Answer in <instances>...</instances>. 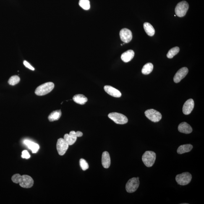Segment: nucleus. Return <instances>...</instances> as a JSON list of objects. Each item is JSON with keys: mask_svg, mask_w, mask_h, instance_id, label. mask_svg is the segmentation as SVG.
Masks as SVG:
<instances>
[{"mask_svg": "<svg viewBox=\"0 0 204 204\" xmlns=\"http://www.w3.org/2000/svg\"><path fill=\"white\" fill-rule=\"evenodd\" d=\"M54 87V84L53 82H46L37 87L35 91V93L38 96H43L51 92Z\"/></svg>", "mask_w": 204, "mask_h": 204, "instance_id": "1", "label": "nucleus"}, {"mask_svg": "<svg viewBox=\"0 0 204 204\" xmlns=\"http://www.w3.org/2000/svg\"><path fill=\"white\" fill-rule=\"evenodd\" d=\"M156 154L154 152L147 151L142 156V160L144 164L147 167H151L154 164Z\"/></svg>", "mask_w": 204, "mask_h": 204, "instance_id": "2", "label": "nucleus"}, {"mask_svg": "<svg viewBox=\"0 0 204 204\" xmlns=\"http://www.w3.org/2000/svg\"><path fill=\"white\" fill-rule=\"evenodd\" d=\"M17 183H19V185L22 187L29 188L33 187L34 181L30 176L26 175H20L18 179Z\"/></svg>", "mask_w": 204, "mask_h": 204, "instance_id": "3", "label": "nucleus"}, {"mask_svg": "<svg viewBox=\"0 0 204 204\" xmlns=\"http://www.w3.org/2000/svg\"><path fill=\"white\" fill-rule=\"evenodd\" d=\"M189 5L187 1H183L178 3L175 8L176 15L179 17L185 16L188 10Z\"/></svg>", "mask_w": 204, "mask_h": 204, "instance_id": "4", "label": "nucleus"}, {"mask_svg": "<svg viewBox=\"0 0 204 204\" xmlns=\"http://www.w3.org/2000/svg\"><path fill=\"white\" fill-rule=\"evenodd\" d=\"M108 117L117 124H125L128 121L127 117L124 115L117 112L110 113L108 115Z\"/></svg>", "mask_w": 204, "mask_h": 204, "instance_id": "5", "label": "nucleus"}, {"mask_svg": "<svg viewBox=\"0 0 204 204\" xmlns=\"http://www.w3.org/2000/svg\"><path fill=\"white\" fill-rule=\"evenodd\" d=\"M192 176L190 173L186 172L177 175L176 179L178 184L182 186L187 185L190 183Z\"/></svg>", "mask_w": 204, "mask_h": 204, "instance_id": "6", "label": "nucleus"}, {"mask_svg": "<svg viewBox=\"0 0 204 204\" xmlns=\"http://www.w3.org/2000/svg\"><path fill=\"white\" fill-rule=\"evenodd\" d=\"M145 115L147 119L154 123L159 122L162 119L161 113L153 109L147 110L145 111Z\"/></svg>", "mask_w": 204, "mask_h": 204, "instance_id": "7", "label": "nucleus"}, {"mask_svg": "<svg viewBox=\"0 0 204 204\" xmlns=\"http://www.w3.org/2000/svg\"><path fill=\"white\" fill-rule=\"evenodd\" d=\"M140 181L139 179L137 178H133L129 179L126 183V190L129 193L135 192L139 186Z\"/></svg>", "mask_w": 204, "mask_h": 204, "instance_id": "8", "label": "nucleus"}, {"mask_svg": "<svg viewBox=\"0 0 204 204\" xmlns=\"http://www.w3.org/2000/svg\"><path fill=\"white\" fill-rule=\"evenodd\" d=\"M69 145L65 141L64 138L58 139L56 144L57 150L60 155H64L69 148Z\"/></svg>", "mask_w": 204, "mask_h": 204, "instance_id": "9", "label": "nucleus"}, {"mask_svg": "<svg viewBox=\"0 0 204 204\" xmlns=\"http://www.w3.org/2000/svg\"><path fill=\"white\" fill-rule=\"evenodd\" d=\"M119 35L121 40L124 43H129L132 39V32L130 30L127 28L122 29L120 32Z\"/></svg>", "mask_w": 204, "mask_h": 204, "instance_id": "10", "label": "nucleus"}, {"mask_svg": "<svg viewBox=\"0 0 204 204\" xmlns=\"http://www.w3.org/2000/svg\"><path fill=\"white\" fill-rule=\"evenodd\" d=\"M188 69L187 67H184L181 68L177 71L175 75L174 81L176 83H179L187 76L188 73Z\"/></svg>", "mask_w": 204, "mask_h": 204, "instance_id": "11", "label": "nucleus"}, {"mask_svg": "<svg viewBox=\"0 0 204 204\" xmlns=\"http://www.w3.org/2000/svg\"><path fill=\"white\" fill-rule=\"evenodd\" d=\"M194 107V102L192 99H189L184 103L183 108V112L184 115H188L191 113Z\"/></svg>", "mask_w": 204, "mask_h": 204, "instance_id": "12", "label": "nucleus"}, {"mask_svg": "<svg viewBox=\"0 0 204 204\" xmlns=\"http://www.w3.org/2000/svg\"><path fill=\"white\" fill-rule=\"evenodd\" d=\"M105 92L111 96L119 98L121 96V93L119 90L110 85H106L104 87Z\"/></svg>", "mask_w": 204, "mask_h": 204, "instance_id": "13", "label": "nucleus"}, {"mask_svg": "<svg viewBox=\"0 0 204 204\" xmlns=\"http://www.w3.org/2000/svg\"><path fill=\"white\" fill-rule=\"evenodd\" d=\"M77 137L76 132L74 131H71L69 134H66L64 136V140L69 145H72L75 143Z\"/></svg>", "mask_w": 204, "mask_h": 204, "instance_id": "14", "label": "nucleus"}, {"mask_svg": "<svg viewBox=\"0 0 204 204\" xmlns=\"http://www.w3.org/2000/svg\"><path fill=\"white\" fill-rule=\"evenodd\" d=\"M178 130L183 133L189 134L192 132V129L190 125L187 123L183 122L178 126Z\"/></svg>", "mask_w": 204, "mask_h": 204, "instance_id": "15", "label": "nucleus"}, {"mask_svg": "<svg viewBox=\"0 0 204 204\" xmlns=\"http://www.w3.org/2000/svg\"><path fill=\"white\" fill-rule=\"evenodd\" d=\"M111 157L108 152L105 151L103 152L102 155V164L103 167L108 169L111 165Z\"/></svg>", "mask_w": 204, "mask_h": 204, "instance_id": "16", "label": "nucleus"}, {"mask_svg": "<svg viewBox=\"0 0 204 204\" xmlns=\"http://www.w3.org/2000/svg\"><path fill=\"white\" fill-rule=\"evenodd\" d=\"M135 53L132 50H129L123 53L121 56V59L125 62L130 61L134 58Z\"/></svg>", "mask_w": 204, "mask_h": 204, "instance_id": "17", "label": "nucleus"}, {"mask_svg": "<svg viewBox=\"0 0 204 204\" xmlns=\"http://www.w3.org/2000/svg\"><path fill=\"white\" fill-rule=\"evenodd\" d=\"M24 142L32 150L33 153H36L39 149V145L35 142L28 140H24Z\"/></svg>", "mask_w": 204, "mask_h": 204, "instance_id": "18", "label": "nucleus"}, {"mask_svg": "<svg viewBox=\"0 0 204 204\" xmlns=\"http://www.w3.org/2000/svg\"><path fill=\"white\" fill-rule=\"evenodd\" d=\"M74 102L81 105H84L88 101L87 97L82 94H77L74 95L73 98Z\"/></svg>", "mask_w": 204, "mask_h": 204, "instance_id": "19", "label": "nucleus"}, {"mask_svg": "<svg viewBox=\"0 0 204 204\" xmlns=\"http://www.w3.org/2000/svg\"><path fill=\"white\" fill-rule=\"evenodd\" d=\"M192 148L193 146L190 144L181 145L178 148L177 152L179 154H181L188 153L192 150Z\"/></svg>", "mask_w": 204, "mask_h": 204, "instance_id": "20", "label": "nucleus"}, {"mask_svg": "<svg viewBox=\"0 0 204 204\" xmlns=\"http://www.w3.org/2000/svg\"><path fill=\"white\" fill-rule=\"evenodd\" d=\"M144 28L147 35L153 36L155 35V30L153 27L148 22H145L143 25Z\"/></svg>", "mask_w": 204, "mask_h": 204, "instance_id": "21", "label": "nucleus"}, {"mask_svg": "<svg viewBox=\"0 0 204 204\" xmlns=\"http://www.w3.org/2000/svg\"><path fill=\"white\" fill-rule=\"evenodd\" d=\"M62 115V112L60 110L53 111L50 114L48 117V119L50 121H53L58 120Z\"/></svg>", "mask_w": 204, "mask_h": 204, "instance_id": "22", "label": "nucleus"}, {"mask_svg": "<svg viewBox=\"0 0 204 204\" xmlns=\"http://www.w3.org/2000/svg\"><path fill=\"white\" fill-rule=\"evenodd\" d=\"M153 66L151 63H147L142 67V74L145 75L149 74L153 71Z\"/></svg>", "mask_w": 204, "mask_h": 204, "instance_id": "23", "label": "nucleus"}, {"mask_svg": "<svg viewBox=\"0 0 204 204\" xmlns=\"http://www.w3.org/2000/svg\"><path fill=\"white\" fill-rule=\"evenodd\" d=\"M179 51V47H176L170 49L167 55V57L169 59L174 57V56L177 55Z\"/></svg>", "mask_w": 204, "mask_h": 204, "instance_id": "24", "label": "nucleus"}, {"mask_svg": "<svg viewBox=\"0 0 204 204\" xmlns=\"http://www.w3.org/2000/svg\"><path fill=\"white\" fill-rule=\"evenodd\" d=\"M79 5L85 10H89L90 9V2L89 0H79Z\"/></svg>", "mask_w": 204, "mask_h": 204, "instance_id": "25", "label": "nucleus"}, {"mask_svg": "<svg viewBox=\"0 0 204 204\" xmlns=\"http://www.w3.org/2000/svg\"><path fill=\"white\" fill-rule=\"evenodd\" d=\"M20 81V78L18 76L14 75L12 76L9 78V81H8V83L9 85H14L18 83Z\"/></svg>", "mask_w": 204, "mask_h": 204, "instance_id": "26", "label": "nucleus"}, {"mask_svg": "<svg viewBox=\"0 0 204 204\" xmlns=\"http://www.w3.org/2000/svg\"><path fill=\"white\" fill-rule=\"evenodd\" d=\"M79 163L83 171H85L88 169L89 166L88 163L84 159H81L79 161Z\"/></svg>", "mask_w": 204, "mask_h": 204, "instance_id": "27", "label": "nucleus"}, {"mask_svg": "<svg viewBox=\"0 0 204 204\" xmlns=\"http://www.w3.org/2000/svg\"><path fill=\"white\" fill-rule=\"evenodd\" d=\"M21 157L23 158L28 159L30 158V155L27 150H24L22 152Z\"/></svg>", "mask_w": 204, "mask_h": 204, "instance_id": "28", "label": "nucleus"}, {"mask_svg": "<svg viewBox=\"0 0 204 204\" xmlns=\"http://www.w3.org/2000/svg\"><path fill=\"white\" fill-rule=\"evenodd\" d=\"M23 63L24 65L25 66V67L28 68V69H30L31 70H35V68H34L33 66L31 65L30 63H28L26 61H24Z\"/></svg>", "mask_w": 204, "mask_h": 204, "instance_id": "29", "label": "nucleus"}, {"mask_svg": "<svg viewBox=\"0 0 204 204\" xmlns=\"http://www.w3.org/2000/svg\"><path fill=\"white\" fill-rule=\"evenodd\" d=\"M76 135H77V137H82V135H83V134L82 132H80V131H77V132H76Z\"/></svg>", "mask_w": 204, "mask_h": 204, "instance_id": "30", "label": "nucleus"}]
</instances>
